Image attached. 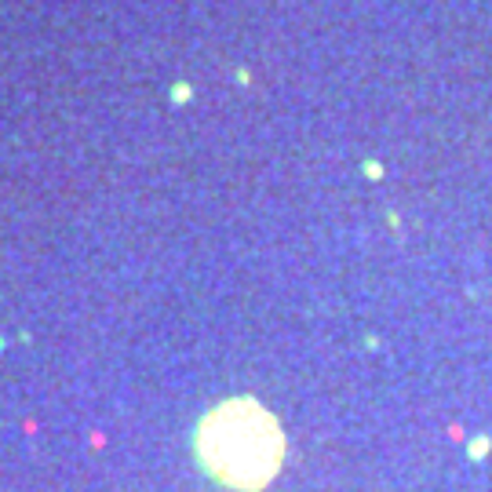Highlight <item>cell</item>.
Segmentation results:
<instances>
[{
  "instance_id": "1",
  "label": "cell",
  "mask_w": 492,
  "mask_h": 492,
  "mask_svg": "<svg viewBox=\"0 0 492 492\" xmlns=\"http://www.w3.org/2000/svg\"><path fill=\"white\" fill-rule=\"evenodd\" d=\"M197 460L219 485L259 492L284 463V434L259 401L234 397L197 423Z\"/></svg>"
}]
</instances>
